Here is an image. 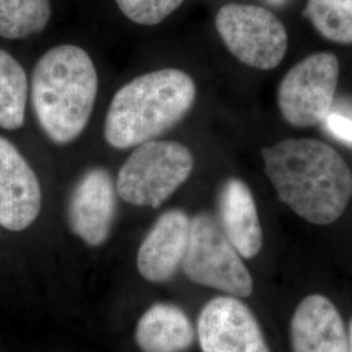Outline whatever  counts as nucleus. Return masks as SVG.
Wrapping results in <instances>:
<instances>
[{"mask_svg": "<svg viewBox=\"0 0 352 352\" xmlns=\"http://www.w3.org/2000/svg\"><path fill=\"white\" fill-rule=\"evenodd\" d=\"M266 3H269V4H272V6H282V4H285L287 0H265Z\"/></svg>", "mask_w": 352, "mask_h": 352, "instance_id": "20", "label": "nucleus"}, {"mask_svg": "<svg viewBox=\"0 0 352 352\" xmlns=\"http://www.w3.org/2000/svg\"><path fill=\"white\" fill-rule=\"evenodd\" d=\"M116 195L113 176L103 167L88 170L72 189L67 222L89 247H100L109 239L116 214Z\"/></svg>", "mask_w": 352, "mask_h": 352, "instance_id": "9", "label": "nucleus"}, {"mask_svg": "<svg viewBox=\"0 0 352 352\" xmlns=\"http://www.w3.org/2000/svg\"><path fill=\"white\" fill-rule=\"evenodd\" d=\"M349 351L352 352V320L349 329Z\"/></svg>", "mask_w": 352, "mask_h": 352, "instance_id": "21", "label": "nucleus"}, {"mask_svg": "<svg viewBox=\"0 0 352 352\" xmlns=\"http://www.w3.org/2000/svg\"><path fill=\"white\" fill-rule=\"evenodd\" d=\"M184 1L186 0H115L124 17L142 26H154L164 23Z\"/></svg>", "mask_w": 352, "mask_h": 352, "instance_id": "18", "label": "nucleus"}, {"mask_svg": "<svg viewBox=\"0 0 352 352\" xmlns=\"http://www.w3.org/2000/svg\"><path fill=\"white\" fill-rule=\"evenodd\" d=\"M324 123L330 135L352 146V115L330 111Z\"/></svg>", "mask_w": 352, "mask_h": 352, "instance_id": "19", "label": "nucleus"}, {"mask_svg": "<svg viewBox=\"0 0 352 352\" xmlns=\"http://www.w3.org/2000/svg\"><path fill=\"white\" fill-rule=\"evenodd\" d=\"M42 209V190L36 173L23 154L0 136V226L23 231Z\"/></svg>", "mask_w": 352, "mask_h": 352, "instance_id": "10", "label": "nucleus"}, {"mask_svg": "<svg viewBox=\"0 0 352 352\" xmlns=\"http://www.w3.org/2000/svg\"><path fill=\"white\" fill-rule=\"evenodd\" d=\"M196 97L195 80L179 68L138 76L119 89L110 102L104 140L118 151L157 140L186 118Z\"/></svg>", "mask_w": 352, "mask_h": 352, "instance_id": "3", "label": "nucleus"}, {"mask_svg": "<svg viewBox=\"0 0 352 352\" xmlns=\"http://www.w3.org/2000/svg\"><path fill=\"white\" fill-rule=\"evenodd\" d=\"M305 13L327 41L352 45V0H308Z\"/></svg>", "mask_w": 352, "mask_h": 352, "instance_id": "17", "label": "nucleus"}, {"mask_svg": "<svg viewBox=\"0 0 352 352\" xmlns=\"http://www.w3.org/2000/svg\"><path fill=\"white\" fill-rule=\"evenodd\" d=\"M190 218L180 209L161 214L140 244L138 270L153 283H164L175 277L188 248Z\"/></svg>", "mask_w": 352, "mask_h": 352, "instance_id": "11", "label": "nucleus"}, {"mask_svg": "<svg viewBox=\"0 0 352 352\" xmlns=\"http://www.w3.org/2000/svg\"><path fill=\"white\" fill-rule=\"evenodd\" d=\"M135 340L141 352H184L195 342V329L180 307L157 302L140 317Z\"/></svg>", "mask_w": 352, "mask_h": 352, "instance_id": "14", "label": "nucleus"}, {"mask_svg": "<svg viewBox=\"0 0 352 352\" xmlns=\"http://www.w3.org/2000/svg\"><path fill=\"white\" fill-rule=\"evenodd\" d=\"M197 338L202 352H270L250 307L230 295L215 296L202 307Z\"/></svg>", "mask_w": 352, "mask_h": 352, "instance_id": "8", "label": "nucleus"}, {"mask_svg": "<svg viewBox=\"0 0 352 352\" xmlns=\"http://www.w3.org/2000/svg\"><path fill=\"white\" fill-rule=\"evenodd\" d=\"M265 174L279 200L316 226L337 222L352 197L344 158L321 140L287 139L261 151Z\"/></svg>", "mask_w": 352, "mask_h": 352, "instance_id": "1", "label": "nucleus"}, {"mask_svg": "<svg viewBox=\"0 0 352 352\" xmlns=\"http://www.w3.org/2000/svg\"><path fill=\"white\" fill-rule=\"evenodd\" d=\"M188 148L173 140H153L133 148L115 182L123 201L158 209L180 188L193 171Z\"/></svg>", "mask_w": 352, "mask_h": 352, "instance_id": "4", "label": "nucleus"}, {"mask_svg": "<svg viewBox=\"0 0 352 352\" xmlns=\"http://www.w3.org/2000/svg\"><path fill=\"white\" fill-rule=\"evenodd\" d=\"M292 352H350L349 334L334 302L312 294L298 304L289 324Z\"/></svg>", "mask_w": 352, "mask_h": 352, "instance_id": "12", "label": "nucleus"}, {"mask_svg": "<svg viewBox=\"0 0 352 352\" xmlns=\"http://www.w3.org/2000/svg\"><path fill=\"white\" fill-rule=\"evenodd\" d=\"M50 0H0V37L24 39L41 33L51 19Z\"/></svg>", "mask_w": 352, "mask_h": 352, "instance_id": "16", "label": "nucleus"}, {"mask_svg": "<svg viewBox=\"0 0 352 352\" xmlns=\"http://www.w3.org/2000/svg\"><path fill=\"white\" fill-rule=\"evenodd\" d=\"M215 28L232 56L256 69H274L289 50L286 28L274 13L260 6L225 4L217 12Z\"/></svg>", "mask_w": 352, "mask_h": 352, "instance_id": "6", "label": "nucleus"}, {"mask_svg": "<svg viewBox=\"0 0 352 352\" xmlns=\"http://www.w3.org/2000/svg\"><path fill=\"white\" fill-rule=\"evenodd\" d=\"M98 94V72L87 51L64 43L46 51L33 68L30 97L38 124L58 145L78 139Z\"/></svg>", "mask_w": 352, "mask_h": 352, "instance_id": "2", "label": "nucleus"}, {"mask_svg": "<svg viewBox=\"0 0 352 352\" xmlns=\"http://www.w3.org/2000/svg\"><path fill=\"white\" fill-rule=\"evenodd\" d=\"M340 80V60L315 52L295 64L279 82L278 109L289 126L309 128L325 122Z\"/></svg>", "mask_w": 352, "mask_h": 352, "instance_id": "7", "label": "nucleus"}, {"mask_svg": "<svg viewBox=\"0 0 352 352\" xmlns=\"http://www.w3.org/2000/svg\"><path fill=\"white\" fill-rule=\"evenodd\" d=\"M189 280L234 298L251 296L254 285L243 257L212 214L197 213L190 218L188 248L182 264Z\"/></svg>", "mask_w": 352, "mask_h": 352, "instance_id": "5", "label": "nucleus"}, {"mask_svg": "<svg viewBox=\"0 0 352 352\" xmlns=\"http://www.w3.org/2000/svg\"><path fill=\"white\" fill-rule=\"evenodd\" d=\"M218 223L243 258L256 257L264 234L251 188L238 177H230L218 192Z\"/></svg>", "mask_w": 352, "mask_h": 352, "instance_id": "13", "label": "nucleus"}, {"mask_svg": "<svg viewBox=\"0 0 352 352\" xmlns=\"http://www.w3.org/2000/svg\"><path fill=\"white\" fill-rule=\"evenodd\" d=\"M29 82L23 65L0 49V128L14 131L25 120Z\"/></svg>", "mask_w": 352, "mask_h": 352, "instance_id": "15", "label": "nucleus"}]
</instances>
